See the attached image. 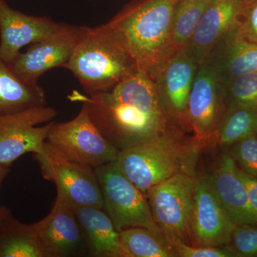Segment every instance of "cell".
Returning <instances> with one entry per match:
<instances>
[{
    "instance_id": "6da1fadb",
    "label": "cell",
    "mask_w": 257,
    "mask_h": 257,
    "mask_svg": "<svg viewBox=\"0 0 257 257\" xmlns=\"http://www.w3.org/2000/svg\"><path fill=\"white\" fill-rule=\"evenodd\" d=\"M68 97L82 104L103 136L119 151L182 126L167 111L155 82L140 70L107 90L87 95L74 91Z\"/></svg>"
},
{
    "instance_id": "7a4b0ae2",
    "label": "cell",
    "mask_w": 257,
    "mask_h": 257,
    "mask_svg": "<svg viewBox=\"0 0 257 257\" xmlns=\"http://www.w3.org/2000/svg\"><path fill=\"white\" fill-rule=\"evenodd\" d=\"M178 0H132L108 26L123 44L137 69L155 78L174 52L172 25Z\"/></svg>"
},
{
    "instance_id": "3957f363",
    "label": "cell",
    "mask_w": 257,
    "mask_h": 257,
    "mask_svg": "<svg viewBox=\"0 0 257 257\" xmlns=\"http://www.w3.org/2000/svg\"><path fill=\"white\" fill-rule=\"evenodd\" d=\"M182 126L119 151L116 162L142 192L179 174L196 175L201 146L184 135Z\"/></svg>"
},
{
    "instance_id": "277c9868",
    "label": "cell",
    "mask_w": 257,
    "mask_h": 257,
    "mask_svg": "<svg viewBox=\"0 0 257 257\" xmlns=\"http://www.w3.org/2000/svg\"><path fill=\"white\" fill-rule=\"evenodd\" d=\"M64 68L87 94L107 90L138 70L107 24L89 29Z\"/></svg>"
},
{
    "instance_id": "5b68a950",
    "label": "cell",
    "mask_w": 257,
    "mask_h": 257,
    "mask_svg": "<svg viewBox=\"0 0 257 257\" xmlns=\"http://www.w3.org/2000/svg\"><path fill=\"white\" fill-rule=\"evenodd\" d=\"M196 183V175L179 174L145 193L154 219L171 244L196 246L193 229Z\"/></svg>"
},
{
    "instance_id": "8992f818",
    "label": "cell",
    "mask_w": 257,
    "mask_h": 257,
    "mask_svg": "<svg viewBox=\"0 0 257 257\" xmlns=\"http://www.w3.org/2000/svg\"><path fill=\"white\" fill-rule=\"evenodd\" d=\"M104 200V209L118 232L144 227L162 235L152 216L145 193L120 170L116 161L94 169Z\"/></svg>"
},
{
    "instance_id": "52a82bcc",
    "label": "cell",
    "mask_w": 257,
    "mask_h": 257,
    "mask_svg": "<svg viewBox=\"0 0 257 257\" xmlns=\"http://www.w3.org/2000/svg\"><path fill=\"white\" fill-rule=\"evenodd\" d=\"M44 178L57 187L55 201L72 207H93L104 209V200L94 169L67 160L45 142L35 154Z\"/></svg>"
},
{
    "instance_id": "ba28073f",
    "label": "cell",
    "mask_w": 257,
    "mask_h": 257,
    "mask_svg": "<svg viewBox=\"0 0 257 257\" xmlns=\"http://www.w3.org/2000/svg\"><path fill=\"white\" fill-rule=\"evenodd\" d=\"M46 141L67 160L93 169L116 161L119 152L83 107L73 119L54 122Z\"/></svg>"
},
{
    "instance_id": "9c48e42d",
    "label": "cell",
    "mask_w": 257,
    "mask_h": 257,
    "mask_svg": "<svg viewBox=\"0 0 257 257\" xmlns=\"http://www.w3.org/2000/svg\"><path fill=\"white\" fill-rule=\"evenodd\" d=\"M57 114L44 106L0 116V164L10 166L25 154L41 152Z\"/></svg>"
},
{
    "instance_id": "30bf717a",
    "label": "cell",
    "mask_w": 257,
    "mask_h": 257,
    "mask_svg": "<svg viewBox=\"0 0 257 257\" xmlns=\"http://www.w3.org/2000/svg\"><path fill=\"white\" fill-rule=\"evenodd\" d=\"M224 84L207 62L198 67L187 103L188 124L201 147L211 145L226 109Z\"/></svg>"
},
{
    "instance_id": "8fae6325",
    "label": "cell",
    "mask_w": 257,
    "mask_h": 257,
    "mask_svg": "<svg viewBox=\"0 0 257 257\" xmlns=\"http://www.w3.org/2000/svg\"><path fill=\"white\" fill-rule=\"evenodd\" d=\"M89 28L64 24L60 32L32 44L26 52L17 56L10 69L24 82L37 84L47 71L65 67Z\"/></svg>"
},
{
    "instance_id": "7c38bea8",
    "label": "cell",
    "mask_w": 257,
    "mask_h": 257,
    "mask_svg": "<svg viewBox=\"0 0 257 257\" xmlns=\"http://www.w3.org/2000/svg\"><path fill=\"white\" fill-rule=\"evenodd\" d=\"M198 67L185 48L180 49L164 62L153 79L167 111L182 127L189 125L187 103Z\"/></svg>"
},
{
    "instance_id": "4fadbf2b",
    "label": "cell",
    "mask_w": 257,
    "mask_h": 257,
    "mask_svg": "<svg viewBox=\"0 0 257 257\" xmlns=\"http://www.w3.org/2000/svg\"><path fill=\"white\" fill-rule=\"evenodd\" d=\"M64 25L47 17L24 14L0 0V57L11 63L23 47L55 35Z\"/></svg>"
},
{
    "instance_id": "5bb4252c",
    "label": "cell",
    "mask_w": 257,
    "mask_h": 257,
    "mask_svg": "<svg viewBox=\"0 0 257 257\" xmlns=\"http://www.w3.org/2000/svg\"><path fill=\"white\" fill-rule=\"evenodd\" d=\"M33 225L45 257L79 256L87 250L73 207L55 201L50 214Z\"/></svg>"
},
{
    "instance_id": "9a60e30c",
    "label": "cell",
    "mask_w": 257,
    "mask_h": 257,
    "mask_svg": "<svg viewBox=\"0 0 257 257\" xmlns=\"http://www.w3.org/2000/svg\"><path fill=\"white\" fill-rule=\"evenodd\" d=\"M236 225L216 197L207 176L197 177L193 229L195 246H223Z\"/></svg>"
},
{
    "instance_id": "2e32d148",
    "label": "cell",
    "mask_w": 257,
    "mask_h": 257,
    "mask_svg": "<svg viewBox=\"0 0 257 257\" xmlns=\"http://www.w3.org/2000/svg\"><path fill=\"white\" fill-rule=\"evenodd\" d=\"M243 0H212L186 47L189 57L200 65L213 49L236 26Z\"/></svg>"
},
{
    "instance_id": "e0dca14e",
    "label": "cell",
    "mask_w": 257,
    "mask_h": 257,
    "mask_svg": "<svg viewBox=\"0 0 257 257\" xmlns=\"http://www.w3.org/2000/svg\"><path fill=\"white\" fill-rule=\"evenodd\" d=\"M207 177L216 197L235 224H256L246 187L238 175L237 165L229 153L221 156Z\"/></svg>"
},
{
    "instance_id": "ac0fdd59",
    "label": "cell",
    "mask_w": 257,
    "mask_h": 257,
    "mask_svg": "<svg viewBox=\"0 0 257 257\" xmlns=\"http://www.w3.org/2000/svg\"><path fill=\"white\" fill-rule=\"evenodd\" d=\"M213 67L223 84L235 77L257 72V44L244 40L236 26L213 49L205 62Z\"/></svg>"
},
{
    "instance_id": "d6986e66",
    "label": "cell",
    "mask_w": 257,
    "mask_h": 257,
    "mask_svg": "<svg viewBox=\"0 0 257 257\" xmlns=\"http://www.w3.org/2000/svg\"><path fill=\"white\" fill-rule=\"evenodd\" d=\"M89 256L128 257L111 218L103 209L74 208Z\"/></svg>"
},
{
    "instance_id": "ffe728a7",
    "label": "cell",
    "mask_w": 257,
    "mask_h": 257,
    "mask_svg": "<svg viewBox=\"0 0 257 257\" xmlns=\"http://www.w3.org/2000/svg\"><path fill=\"white\" fill-rule=\"evenodd\" d=\"M46 106V94L38 84L24 82L0 57V116Z\"/></svg>"
},
{
    "instance_id": "44dd1931",
    "label": "cell",
    "mask_w": 257,
    "mask_h": 257,
    "mask_svg": "<svg viewBox=\"0 0 257 257\" xmlns=\"http://www.w3.org/2000/svg\"><path fill=\"white\" fill-rule=\"evenodd\" d=\"M0 257H45L33 225L12 214L0 224Z\"/></svg>"
},
{
    "instance_id": "7402d4cb",
    "label": "cell",
    "mask_w": 257,
    "mask_h": 257,
    "mask_svg": "<svg viewBox=\"0 0 257 257\" xmlns=\"http://www.w3.org/2000/svg\"><path fill=\"white\" fill-rule=\"evenodd\" d=\"M257 112L244 106H226L213 143L221 147L232 146L242 139L256 134Z\"/></svg>"
},
{
    "instance_id": "603a6c76",
    "label": "cell",
    "mask_w": 257,
    "mask_h": 257,
    "mask_svg": "<svg viewBox=\"0 0 257 257\" xmlns=\"http://www.w3.org/2000/svg\"><path fill=\"white\" fill-rule=\"evenodd\" d=\"M120 239L128 257H177L173 246L163 235L144 227L119 231Z\"/></svg>"
},
{
    "instance_id": "cb8c5ba5",
    "label": "cell",
    "mask_w": 257,
    "mask_h": 257,
    "mask_svg": "<svg viewBox=\"0 0 257 257\" xmlns=\"http://www.w3.org/2000/svg\"><path fill=\"white\" fill-rule=\"evenodd\" d=\"M212 0H178L174 11L172 42L176 50L187 47Z\"/></svg>"
},
{
    "instance_id": "d4e9b609",
    "label": "cell",
    "mask_w": 257,
    "mask_h": 257,
    "mask_svg": "<svg viewBox=\"0 0 257 257\" xmlns=\"http://www.w3.org/2000/svg\"><path fill=\"white\" fill-rule=\"evenodd\" d=\"M226 105L244 106L257 112V72L242 74L224 84Z\"/></svg>"
},
{
    "instance_id": "484cf974",
    "label": "cell",
    "mask_w": 257,
    "mask_h": 257,
    "mask_svg": "<svg viewBox=\"0 0 257 257\" xmlns=\"http://www.w3.org/2000/svg\"><path fill=\"white\" fill-rule=\"evenodd\" d=\"M225 246L234 256H257V226L253 224L236 225Z\"/></svg>"
},
{
    "instance_id": "4316f807",
    "label": "cell",
    "mask_w": 257,
    "mask_h": 257,
    "mask_svg": "<svg viewBox=\"0 0 257 257\" xmlns=\"http://www.w3.org/2000/svg\"><path fill=\"white\" fill-rule=\"evenodd\" d=\"M229 154L241 170L257 179L256 134H252L233 145Z\"/></svg>"
},
{
    "instance_id": "83f0119b",
    "label": "cell",
    "mask_w": 257,
    "mask_h": 257,
    "mask_svg": "<svg viewBox=\"0 0 257 257\" xmlns=\"http://www.w3.org/2000/svg\"><path fill=\"white\" fill-rule=\"evenodd\" d=\"M236 30L244 40L257 44V0L243 5L238 18Z\"/></svg>"
},
{
    "instance_id": "f1b7e54d",
    "label": "cell",
    "mask_w": 257,
    "mask_h": 257,
    "mask_svg": "<svg viewBox=\"0 0 257 257\" xmlns=\"http://www.w3.org/2000/svg\"><path fill=\"white\" fill-rule=\"evenodd\" d=\"M177 256L231 257L233 253L226 246H192L185 243H172Z\"/></svg>"
},
{
    "instance_id": "f546056e",
    "label": "cell",
    "mask_w": 257,
    "mask_h": 257,
    "mask_svg": "<svg viewBox=\"0 0 257 257\" xmlns=\"http://www.w3.org/2000/svg\"><path fill=\"white\" fill-rule=\"evenodd\" d=\"M237 172L246 187L250 207L257 219V179L243 172L238 166Z\"/></svg>"
},
{
    "instance_id": "4dcf8cb0",
    "label": "cell",
    "mask_w": 257,
    "mask_h": 257,
    "mask_svg": "<svg viewBox=\"0 0 257 257\" xmlns=\"http://www.w3.org/2000/svg\"><path fill=\"white\" fill-rule=\"evenodd\" d=\"M10 172V166L1 165L0 164V187L7 175Z\"/></svg>"
},
{
    "instance_id": "1f68e13d",
    "label": "cell",
    "mask_w": 257,
    "mask_h": 257,
    "mask_svg": "<svg viewBox=\"0 0 257 257\" xmlns=\"http://www.w3.org/2000/svg\"><path fill=\"white\" fill-rule=\"evenodd\" d=\"M10 214H11V213H10V211L8 208L4 207V206L0 205V224Z\"/></svg>"
},
{
    "instance_id": "d6a6232c",
    "label": "cell",
    "mask_w": 257,
    "mask_h": 257,
    "mask_svg": "<svg viewBox=\"0 0 257 257\" xmlns=\"http://www.w3.org/2000/svg\"><path fill=\"white\" fill-rule=\"evenodd\" d=\"M251 1H253V0H243L244 5L248 4V3H251Z\"/></svg>"
},
{
    "instance_id": "836d02e7",
    "label": "cell",
    "mask_w": 257,
    "mask_h": 257,
    "mask_svg": "<svg viewBox=\"0 0 257 257\" xmlns=\"http://www.w3.org/2000/svg\"><path fill=\"white\" fill-rule=\"evenodd\" d=\"M256 136H257V130H256Z\"/></svg>"
}]
</instances>
